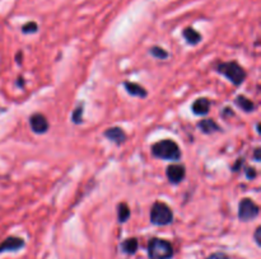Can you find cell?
<instances>
[{"label": "cell", "mask_w": 261, "mask_h": 259, "mask_svg": "<svg viewBox=\"0 0 261 259\" xmlns=\"http://www.w3.org/2000/svg\"><path fill=\"white\" fill-rule=\"evenodd\" d=\"M184 37L186 38L188 43H190V45H196V43H199V42L201 41L200 33L196 32L194 28H191V27H189V28L185 29Z\"/></svg>", "instance_id": "13"}, {"label": "cell", "mask_w": 261, "mask_h": 259, "mask_svg": "<svg viewBox=\"0 0 261 259\" xmlns=\"http://www.w3.org/2000/svg\"><path fill=\"white\" fill-rule=\"evenodd\" d=\"M37 29H38V27H37V24L34 23V22H29V23H27L26 26H23L24 33H34Z\"/></svg>", "instance_id": "18"}, {"label": "cell", "mask_w": 261, "mask_h": 259, "mask_svg": "<svg viewBox=\"0 0 261 259\" xmlns=\"http://www.w3.org/2000/svg\"><path fill=\"white\" fill-rule=\"evenodd\" d=\"M167 178L171 183H180L185 178V168L182 165H169L167 168Z\"/></svg>", "instance_id": "8"}, {"label": "cell", "mask_w": 261, "mask_h": 259, "mask_svg": "<svg viewBox=\"0 0 261 259\" xmlns=\"http://www.w3.org/2000/svg\"><path fill=\"white\" fill-rule=\"evenodd\" d=\"M236 105H237L238 107H241V110L246 111V112H252V111L255 110V105H253L250 99L242 97V95L236 98Z\"/></svg>", "instance_id": "14"}, {"label": "cell", "mask_w": 261, "mask_h": 259, "mask_svg": "<svg viewBox=\"0 0 261 259\" xmlns=\"http://www.w3.org/2000/svg\"><path fill=\"white\" fill-rule=\"evenodd\" d=\"M209 110H210V102H209L206 98H200V99L194 102L193 112L195 113V115H199V116L206 115V113L209 112Z\"/></svg>", "instance_id": "10"}, {"label": "cell", "mask_w": 261, "mask_h": 259, "mask_svg": "<svg viewBox=\"0 0 261 259\" xmlns=\"http://www.w3.org/2000/svg\"><path fill=\"white\" fill-rule=\"evenodd\" d=\"M105 136L107 137V139H110L111 141H114L115 144H119V145L122 144V142H125V140H126V134H125L121 128L119 127L108 128L107 131L105 132Z\"/></svg>", "instance_id": "9"}, {"label": "cell", "mask_w": 261, "mask_h": 259, "mask_svg": "<svg viewBox=\"0 0 261 259\" xmlns=\"http://www.w3.org/2000/svg\"><path fill=\"white\" fill-rule=\"evenodd\" d=\"M82 112H83L82 107H79V108H77V110H75V112H74V115H73L74 122H75V123L82 122Z\"/></svg>", "instance_id": "19"}, {"label": "cell", "mask_w": 261, "mask_h": 259, "mask_svg": "<svg viewBox=\"0 0 261 259\" xmlns=\"http://www.w3.org/2000/svg\"><path fill=\"white\" fill-rule=\"evenodd\" d=\"M199 128H200L204 134H213V132H216V131H219V130H221V128H219V126L216 125V123L214 122L213 120L201 121V122L199 123Z\"/></svg>", "instance_id": "12"}, {"label": "cell", "mask_w": 261, "mask_h": 259, "mask_svg": "<svg viewBox=\"0 0 261 259\" xmlns=\"http://www.w3.org/2000/svg\"><path fill=\"white\" fill-rule=\"evenodd\" d=\"M173 220V214H172L171 209L167 206L166 203L162 202H157L153 204L151 211V221L154 225H168Z\"/></svg>", "instance_id": "3"}, {"label": "cell", "mask_w": 261, "mask_h": 259, "mask_svg": "<svg viewBox=\"0 0 261 259\" xmlns=\"http://www.w3.org/2000/svg\"><path fill=\"white\" fill-rule=\"evenodd\" d=\"M258 215V206L250 198H245L241 201L238 207V218L241 221H250Z\"/></svg>", "instance_id": "5"}, {"label": "cell", "mask_w": 261, "mask_h": 259, "mask_svg": "<svg viewBox=\"0 0 261 259\" xmlns=\"http://www.w3.org/2000/svg\"><path fill=\"white\" fill-rule=\"evenodd\" d=\"M208 259H230L225 253H214Z\"/></svg>", "instance_id": "20"}, {"label": "cell", "mask_w": 261, "mask_h": 259, "mask_svg": "<svg viewBox=\"0 0 261 259\" xmlns=\"http://www.w3.org/2000/svg\"><path fill=\"white\" fill-rule=\"evenodd\" d=\"M247 177L248 178H255L256 177L255 169H252V168H251V169H247Z\"/></svg>", "instance_id": "22"}, {"label": "cell", "mask_w": 261, "mask_h": 259, "mask_svg": "<svg viewBox=\"0 0 261 259\" xmlns=\"http://www.w3.org/2000/svg\"><path fill=\"white\" fill-rule=\"evenodd\" d=\"M260 234H261V229L257 228V229H256V231H255V241H256V244H257V245H260V244H261Z\"/></svg>", "instance_id": "21"}, {"label": "cell", "mask_w": 261, "mask_h": 259, "mask_svg": "<svg viewBox=\"0 0 261 259\" xmlns=\"http://www.w3.org/2000/svg\"><path fill=\"white\" fill-rule=\"evenodd\" d=\"M151 54L154 56V58H157V59H166L167 56H168V54H167L166 51L163 50V48L157 47V46H156V47L152 48Z\"/></svg>", "instance_id": "17"}, {"label": "cell", "mask_w": 261, "mask_h": 259, "mask_svg": "<svg viewBox=\"0 0 261 259\" xmlns=\"http://www.w3.org/2000/svg\"><path fill=\"white\" fill-rule=\"evenodd\" d=\"M154 157L161 158L166 160H179L181 158V151L177 144L172 140H163L161 142H157L152 149Z\"/></svg>", "instance_id": "1"}, {"label": "cell", "mask_w": 261, "mask_h": 259, "mask_svg": "<svg viewBox=\"0 0 261 259\" xmlns=\"http://www.w3.org/2000/svg\"><path fill=\"white\" fill-rule=\"evenodd\" d=\"M148 254L151 259H171L173 248L171 243L163 239H152L148 245Z\"/></svg>", "instance_id": "2"}, {"label": "cell", "mask_w": 261, "mask_h": 259, "mask_svg": "<svg viewBox=\"0 0 261 259\" xmlns=\"http://www.w3.org/2000/svg\"><path fill=\"white\" fill-rule=\"evenodd\" d=\"M24 246V240L21 238H16V236H11V238L6 239L3 243L0 244V253L4 251H17Z\"/></svg>", "instance_id": "7"}, {"label": "cell", "mask_w": 261, "mask_h": 259, "mask_svg": "<svg viewBox=\"0 0 261 259\" xmlns=\"http://www.w3.org/2000/svg\"><path fill=\"white\" fill-rule=\"evenodd\" d=\"M122 250L125 251L126 254H134L138 249V241L137 239H127L122 243Z\"/></svg>", "instance_id": "15"}, {"label": "cell", "mask_w": 261, "mask_h": 259, "mask_svg": "<svg viewBox=\"0 0 261 259\" xmlns=\"http://www.w3.org/2000/svg\"><path fill=\"white\" fill-rule=\"evenodd\" d=\"M29 123H31V127L36 134H45L49 130V122L45 118V116L37 113V115H33L29 120Z\"/></svg>", "instance_id": "6"}, {"label": "cell", "mask_w": 261, "mask_h": 259, "mask_svg": "<svg viewBox=\"0 0 261 259\" xmlns=\"http://www.w3.org/2000/svg\"><path fill=\"white\" fill-rule=\"evenodd\" d=\"M117 218H119V221L120 223H125V221L129 219L130 216V210L129 207H127L126 203H120L119 206H117Z\"/></svg>", "instance_id": "16"}, {"label": "cell", "mask_w": 261, "mask_h": 259, "mask_svg": "<svg viewBox=\"0 0 261 259\" xmlns=\"http://www.w3.org/2000/svg\"><path fill=\"white\" fill-rule=\"evenodd\" d=\"M255 159L256 162H260V149H256L255 150Z\"/></svg>", "instance_id": "23"}, {"label": "cell", "mask_w": 261, "mask_h": 259, "mask_svg": "<svg viewBox=\"0 0 261 259\" xmlns=\"http://www.w3.org/2000/svg\"><path fill=\"white\" fill-rule=\"evenodd\" d=\"M125 88H126L127 93H130L132 95H135V97H140V98L147 97V92H145L144 88L140 86L139 84L125 83Z\"/></svg>", "instance_id": "11"}, {"label": "cell", "mask_w": 261, "mask_h": 259, "mask_svg": "<svg viewBox=\"0 0 261 259\" xmlns=\"http://www.w3.org/2000/svg\"><path fill=\"white\" fill-rule=\"evenodd\" d=\"M219 73H222L227 79H230L235 85H240L245 80L246 73L237 63H226L219 65Z\"/></svg>", "instance_id": "4"}]
</instances>
